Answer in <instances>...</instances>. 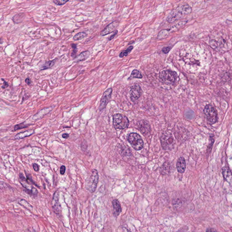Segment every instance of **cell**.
I'll list each match as a JSON object with an SVG mask.
<instances>
[{
	"label": "cell",
	"instance_id": "cell-37",
	"mask_svg": "<svg viewBox=\"0 0 232 232\" xmlns=\"http://www.w3.org/2000/svg\"><path fill=\"white\" fill-rule=\"evenodd\" d=\"M25 82L27 83L28 85H30L32 83V81H31V79H29V78H27L25 80Z\"/></svg>",
	"mask_w": 232,
	"mask_h": 232
},
{
	"label": "cell",
	"instance_id": "cell-5",
	"mask_svg": "<svg viewBox=\"0 0 232 232\" xmlns=\"http://www.w3.org/2000/svg\"><path fill=\"white\" fill-rule=\"evenodd\" d=\"M204 112L207 120L210 124H214L217 121V112L212 105L210 104L207 105L204 109Z\"/></svg>",
	"mask_w": 232,
	"mask_h": 232
},
{
	"label": "cell",
	"instance_id": "cell-22",
	"mask_svg": "<svg viewBox=\"0 0 232 232\" xmlns=\"http://www.w3.org/2000/svg\"><path fill=\"white\" fill-rule=\"evenodd\" d=\"M170 31V30H163L160 31L159 33L158 36H157V38H158L159 40L165 39V38L167 37L170 33H169Z\"/></svg>",
	"mask_w": 232,
	"mask_h": 232
},
{
	"label": "cell",
	"instance_id": "cell-7",
	"mask_svg": "<svg viewBox=\"0 0 232 232\" xmlns=\"http://www.w3.org/2000/svg\"><path fill=\"white\" fill-rule=\"evenodd\" d=\"M173 137L170 132H165L161 137V143L163 148L165 150H170L174 145Z\"/></svg>",
	"mask_w": 232,
	"mask_h": 232
},
{
	"label": "cell",
	"instance_id": "cell-17",
	"mask_svg": "<svg viewBox=\"0 0 232 232\" xmlns=\"http://www.w3.org/2000/svg\"><path fill=\"white\" fill-rule=\"evenodd\" d=\"M35 133V131L33 129H30L26 131H22L16 135L15 136V139L16 140H20L23 139L26 137L31 136Z\"/></svg>",
	"mask_w": 232,
	"mask_h": 232
},
{
	"label": "cell",
	"instance_id": "cell-23",
	"mask_svg": "<svg viewBox=\"0 0 232 232\" xmlns=\"http://www.w3.org/2000/svg\"><path fill=\"white\" fill-rule=\"evenodd\" d=\"M87 36V34L84 32H81L76 34L73 37L74 41H80L84 39Z\"/></svg>",
	"mask_w": 232,
	"mask_h": 232
},
{
	"label": "cell",
	"instance_id": "cell-39",
	"mask_svg": "<svg viewBox=\"0 0 232 232\" xmlns=\"http://www.w3.org/2000/svg\"><path fill=\"white\" fill-rule=\"evenodd\" d=\"M71 47L74 50H77V45L76 44H71Z\"/></svg>",
	"mask_w": 232,
	"mask_h": 232
},
{
	"label": "cell",
	"instance_id": "cell-35",
	"mask_svg": "<svg viewBox=\"0 0 232 232\" xmlns=\"http://www.w3.org/2000/svg\"><path fill=\"white\" fill-rule=\"evenodd\" d=\"M19 177H20V178L21 179V180H22V181H26V179H27L25 178V177L24 176V175L20 173V174H19Z\"/></svg>",
	"mask_w": 232,
	"mask_h": 232
},
{
	"label": "cell",
	"instance_id": "cell-25",
	"mask_svg": "<svg viewBox=\"0 0 232 232\" xmlns=\"http://www.w3.org/2000/svg\"><path fill=\"white\" fill-rule=\"evenodd\" d=\"M133 49V47L132 46H131V47H128L126 50L125 51H122L119 54V57L120 58H123L124 56H128V54L131 52L132 51V49Z\"/></svg>",
	"mask_w": 232,
	"mask_h": 232
},
{
	"label": "cell",
	"instance_id": "cell-36",
	"mask_svg": "<svg viewBox=\"0 0 232 232\" xmlns=\"http://www.w3.org/2000/svg\"><path fill=\"white\" fill-rule=\"evenodd\" d=\"M77 50H74L72 54H71V56H72V57H73V58H76V53H77Z\"/></svg>",
	"mask_w": 232,
	"mask_h": 232
},
{
	"label": "cell",
	"instance_id": "cell-8",
	"mask_svg": "<svg viewBox=\"0 0 232 232\" xmlns=\"http://www.w3.org/2000/svg\"><path fill=\"white\" fill-rule=\"evenodd\" d=\"M112 92V88H109L107 89L103 93L102 98H101V102H100V106L99 107V109L100 111H102L107 106V103L109 102L110 98H111Z\"/></svg>",
	"mask_w": 232,
	"mask_h": 232
},
{
	"label": "cell",
	"instance_id": "cell-32",
	"mask_svg": "<svg viewBox=\"0 0 232 232\" xmlns=\"http://www.w3.org/2000/svg\"><path fill=\"white\" fill-rule=\"evenodd\" d=\"M33 167L35 171L37 172L39 170V167L37 164L34 163L33 164Z\"/></svg>",
	"mask_w": 232,
	"mask_h": 232
},
{
	"label": "cell",
	"instance_id": "cell-6",
	"mask_svg": "<svg viewBox=\"0 0 232 232\" xmlns=\"http://www.w3.org/2000/svg\"><path fill=\"white\" fill-rule=\"evenodd\" d=\"M128 141L131 146L136 151L140 150L144 146L143 140L141 136L136 133H131L128 136Z\"/></svg>",
	"mask_w": 232,
	"mask_h": 232
},
{
	"label": "cell",
	"instance_id": "cell-4",
	"mask_svg": "<svg viewBox=\"0 0 232 232\" xmlns=\"http://www.w3.org/2000/svg\"><path fill=\"white\" fill-rule=\"evenodd\" d=\"M113 124L116 129H124L128 127L129 121L126 116L116 114L113 116Z\"/></svg>",
	"mask_w": 232,
	"mask_h": 232
},
{
	"label": "cell",
	"instance_id": "cell-11",
	"mask_svg": "<svg viewBox=\"0 0 232 232\" xmlns=\"http://www.w3.org/2000/svg\"><path fill=\"white\" fill-rule=\"evenodd\" d=\"M119 25V22L118 21H113L104 28V30L101 32V36L103 37V36H106L110 33L113 32L114 31H116V28L118 27Z\"/></svg>",
	"mask_w": 232,
	"mask_h": 232
},
{
	"label": "cell",
	"instance_id": "cell-16",
	"mask_svg": "<svg viewBox=\"0 0 232 232\" xmlns=\"http://www.w3.org/2000/svg\"><path fill=\"white\" fill-rule=\"evenodd\" d=\"M176 168L177 171L180 173H183L185 171L186 162L184 157H181L179 159L176 163Z\"/></svg>",
	"mask_w": 232,
	"mask_h": 232
},
{
	"label": "cell",
	"instance_id": "cell-19",
	"mask_svg": "<svg viewBox=\"0 0 232 232\" xmlns=\"http://www.w3.org/2000/svg\"><path fill=\"white\" fill-rule=\"evenodd\" d=\"M22 185L25 188V191L27 194L29 195L32 196H36L38 194V190L34 187H31V188H28L27 186L22 184Z\"/></svg>",
	"mask_w": 232,
	"mask_h": 232
},
{
	"label": "cell",
	"instance_id": "cell-41",
	"mask_svg": "<svg viewBox=\"0 0 232 232\" xmlns=\"http://www.w3.org/2000/svg\"><path fill=\"white\" fill-rule=\"evenodd\" d=\"M28 232H36V231H35V230H32L29 231Z\"/></svg>",
	"mask_w": 232,
	"mask_h": 232
},
{
	"label": "cell",
	"instance_id": "cell-3",
	"mask_svg": "<svg viewBox=\"0 0 232 232\" xmlns=\"http://www.w3.org/2000/svg\"><path fill=\"white\" fill-rule=\"evenodd\" d=\"M98 172L96 169L92 170L90 176L88 177L86 182V188L90 192L93 193L96 190L98 185Z\"/></svg>",
	"mask_w": 232,
	"mask_h": 232
},
{
	"label": "cell",
	"instance_id": "cell-13",
	"mask_svg": "<svg viewBox=\"0 0 232 232\" xmlns=\"http://www.w3.org/2000/svg\"><path fill=\"white\" fill-rule=\"evenodd\" d=\"M223 175L226 181L232 185V173L229 168L225 167L222 169Z\"/></svg>",
	"mask_w": 232,
	"mask_h": 232
},
{
	"label": "cell",
	"instance_id": "cell-20",
	"mask_svg": "<svg viewBox=\"0 0 232 232\" xmlns=\"http://www.w3.org/2000/svg\"><path fill=\"white\" fill-rule=\"evenodd\" d=\"M142 78H143V76H142V74H141V73L140 72L139 70L135 69V70H134L132 71L130 77L128 78V80L129 79L130 80V79H134V78L141 79H142Z\"/></svg>",
	"mask_w": 232,
	"mask_h": 232
},
{
	"label": "cell",
	"instance_id": "cell-18",
	"mask_svg": "<svg viewBox=\"0 0 232 232\" xmlns=\"http://www.w3.org/2000/svg\"><path fill=\"white\" fill-rule=\"evenodd\" d=\"M89 55L90 52L89 51H85L82 52L79 56H76L75 58V61L76 62H79L85 61L86 59H88Z\"/></svg>",
	"mask_w": 232,
	"mask_h": 232
},
{
	"label": "cell",
	"instance_id": "cell-31",
	"mask_svg": "<svg viewBox=\"0 0 232 232\" xmlns=\"http://www.w3.org/2000/svg\"><path fill=\"white\" fill-rule=\"evenodd\" d=\"M117 33H118V31H117V30H116V31H114V32H113V35H111V37L108 38V40H109V41H111L112 39H113V38H114V37L116 36V35H117Z\"/></svg>",
	"mask_w": 232,
	"mask_h": 232
},
{
	"label": "cell",
	"instance_id": "cell-12",
	"mask_svg": "<svg viewBox=\"0 0 232 232\" xmlns=\"http://www.w3.org/2000/svg\"><path fill=\"white\" fill-rule=\"evenodd\" d=\"M139 130L143 134H147L150 131V126L147 121L141 120L138 122Z\"/></svg>",
	"mask_w": 232,
	"mask_h": 232
},
{
	"label": "cell",
	"instance_id": "cell-15",
	"mask_svg": "<svg viewBox=\"0 0 232 232\" xmlns=\"http://www.w3.org/2000/svg\"><path fill=\"white\" fill-rule=\"evenodd\" d=\"M113 215L116 217L119 216L121 212V205L117 200H114L112 201Z\"/></svg>",
	"mask_w": 232,
	"mask_h": 232
},
{
	"label": "cell",
	"instance_id": "cell-30",
	"mask_svg": "<svg viewBox=\"0 0 232 232\" xmlns=\"http://www.w3.org/2000/svg\"><path fill=\"white\" fill-rule=\"evenodd\" d=\"M65 171H66V167L65 165H62L61 167V169H60V173L61 175H63L65 174Z\"/></svg>",
	"mask_w": 232,
	"mask_h": 232
},
{
	"label": "cell",
	"instance_id": "cell-9",
	"mask_svg": "<svg viewBox=\"0 0 232 232\" xmlns=\"http://www.w3.org/2000/svg\"><path fill=\"white\" fill-rule=\"evenodd\" d=\"M142 89L139 84H135L131 88L130 91V98L131 101L135 102L141 96Z\"/></svg>",
	"mask_w": 232,
	"mask_h": 232
},
{
	"label": "cell",
	"instance_id": "cell-34",
	"mask_svg": "<svg viewBox=\"0 0 232 232\" xmlns=\"http://www.w3.org/2000/svg\"><path fill=\"white\" fill-rule=\"evenodd\" d=\"M206 232H217V231L214 228H208L207 229Z\"/></svg>",
	"mask_w": 232,
	"mask_h": 232
},
{
	"label": "cell",
	"instance_id": "cell-29",
	"mask_svg": "<svg viewBox=\"0 0 232 232\" xmlns=\"http://www.w3.org/2000/svg\"><path fill=\"white\" fill-rule=\"evenodd\" d=\"M87 148V144L85 143V141L84 142H83V143H82V145H81V149H82V151H83V152H85Z\"/></svg>",
	"mask_w": 232,
	"mask_h": 232
},
{
	"label": "cell",
	"instance_id": "cell-27",
	"mask_svg": "<svg viewBox=\"0 0 232 232\" xmlns=\"http://www.w3.org/2000/svg\"><path fill=\"white\" fill-rule=\"evenodd\" d=\"M69 1H54L53 2L57 6H62L68 2Z\"/></svg>",
	"mask_w": 232,
	"mask_h": 232
},
{
	"label": "cell",
	"instance_id": "cell-28",
	"mask_svg": "<svg viewBox=\"0 0 232 232\" xmlns=\"http://www.w3.org/2000/svg\"><path fill=\"white\" fill-rule=\"evenodd\" d=\"M171 49V48L170 47H165L162 48V51L164 54H166L170 52Z\"/></svg>",
	"mask_w": 232,
	"mask_h": 232
},
{
	"label": "cell",
	"instance_id": "cell-2",
	"mask_svg": "<svg viewBox=\"0 0 232 232\" xmlns=\"http://www.w3.org/2000/svg\"><path fill=\"white\" fill-rule=\"evenodd\" d=\"M159 78L164 84L172 85L176 82L178 75L175 71L163 70L160 73Z\"/></svg>",
	"mask_w": 232,
	"mask_h": 232
},
{
	"label": "cell",
	"instance_id": "cell-10",
	"mask_svg": "<svg viewBox=\"0 0 232 232\" xmlns=\"http://www.w3.org/2000/svg\"><path fill=\"white\" fill-rule=\"evenodd\" d=\"M51 205L54 212L56 215H60L61 212V207L59 202V192L58 190L56 191L54 193Z\"/></svg>",
	"mask_w": 232,
	"mask_h": 232
},
{
	"label": "cell",
	"instance_id": "cell-40",
	"mask_svg": "<svg viewBox=\"0 0 232 232\" xmlns=\"http://www.w3.org/2000/svg\"><path fill=\"white\" fill-rule=\"evenodd\" d=\"M122 232H131L126 228H122Z\"/></svg>",
	"mask_w": 232,
	"mask_h": 232
},
{
	"label": "cell",
	"instance_id": "cell-33",
	"mask_svg": "<svg viewBox=\"0 0 232 232\" xmlns=\"http://www.w3.org/2000/svg\"><path fill=\"white\" fill-rule=\"evenodd\" d=\"M2 80L4 82L3 85L2 86V88H7V87H8L9 84H8L7 82L5 81L4 79H2Z\"/></svg>",
	"mask_w": 232,
	"mask_h": 232
},
{
	"label": "cell",
	"instance_id": "cell-38",
	"mask_svg": "<svg viewBox=\"0 0 232 232\" xmlns=\"http://www.w3.org/2000/svg\"><path fill=\"white\" fill-rule=\"evenodd\" d=\"M62 137L64 139H67L69 137V135L67 133H64L62 135Z\"/></svg>",
	"mask_w": 232,
	"mask_h": 232
},
{
	"label": "cell",
	"instance_id": "cell-1",
	"mask_svg": "<svg viewBox=\"0 0 232 232\" xmlns=\"http://www.w3.org/2000/svg\"><path fill=\"white\" fill-rule=\"evenodd\" d=\"M192 10L191 7L187 4L180 5L169 14L166 20L169 22H174L185 15H189L191 13Z\"/></svg>",
	"mask_w": 232,
	"mask_h": 232
},
{
	"label": "cell",
	"instance_id": "cell-14",
	"mask_svg": "<svg viewBox=\"0 0 232 232\" xmlns=\"http://www.w3.org/2000/svg\"><path fill=\"white\" fill-rule=\"evenodd\" d=\"M52 109H53V107H50L44 108L42 110H40L38 111V113L33 116V119L35 120H39L42 118L45 115H47V114L49 113Z\"/></svg>",
	"mask_w": 232,
	"mask_h": 232
},
{
	"label": "cell",
	"instance_id": "cell-24",
	"mask_svg": "<svg viewBox=\"0 0 232 232\" xmlns=\"http://www.w3.org/2000/svg\"><path fill=\"white\" fill-rule=\"evenodd\" d=\"M17 202L19 204L21 205L22 206H23L24 207L28 209V210L32 209V206L29 203L27 202V201L23 199L18 200H17Z\"/></svg>",
	"mask_w": 232,
	"mask_h": 232
},
{
	"label": "cell",
	"instance_id": "cell-21",
	"mask_svg": "<svg viewBox=\"0 0 232 232\" xmlns=\"http://www.w3.org/2000/svg\"><path fill=\"white\" fill-rule=\"evenodd\" d=\"M56 60H57V59H56L55 60H53V61H47L41 68V70H47V69L52 68L56 63Z\"/></svg>",
	"mask_w": 232,
	"mask_h": 232
},
{
	"label": "cell",
	"instance_id": "cell-26",
	"mask_svg": "<svg viewBox=\"0 0 232 232\" xmlns=\"http://www.w3.org/2000/svg\"><path fill=\"white\" fill-rule=\"evenodd\" d=\"M30 126L29 124H25V122L20 123V124H17L14 127L13 131H16L20 130V129H23V128H27L28 126Z\"/></svg>",
	"mask_w": 232,
	"mask_h": 232
}]
</instances>
